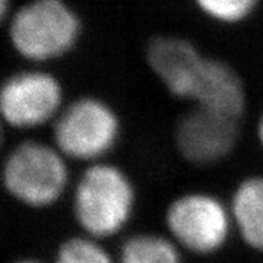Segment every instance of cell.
Wrapping results in <instances>:
<instances>
[{
  "label": "cell",
  "mask_w": 263,
  "mask_h": 263,
  "mask_svg": "<svg viewBox=\"0 0 263 263\" xmlns=\"http://www.w3.org/2000/svg\"><path fill=\"white\" fill-rule=\"evenodd\" d=\"M8 12H9V0H0V24L6 18Z\"/></svg>",
  "instance_id": "14"
},
{
  "label": "cell",
  "mask_w": 263,
  "mask_h": 263,
  "mask_svg": "<svg viewBox=\"0 0 263 263\" xmlns=\"http://www.w3.org/2000/svg\"><path fill=\"white\" fill-rule=\"evenodd\" d=\"M190 101L199 108L240 120L246 110L245 85L224 60L205 57Z\"/></svg>",
  "instance_id": "9"
},
{
  "label": "cell",
  "mask_w": 263,
  "mask_h": 263,
  "mask_svg": "<svg viewBox=\"0 0 263 263\" xmlns=\"http://www.w3.org/2000/svg\"><path fill=\"white\" fill-rule=\"evenodd\" d=\"M81 34L82 22L66 0H31L15 12L9 24L12 47L35 63L67 54Z\"/></svg>",
  "instance_id": "3"
},
{
  "label": "cell",
  "mask_w": 263,
  "mask_h": 263,
  "mask_svg": "<svg viewBox=\"0 0 263 263\" xmlns=\"http://www.w3.org/2000/svg\"><path fill=\"white\" fill-rule=\"evenodd\" d=\"M164 227L183 253L202 257L219 253L235 234L228 200L203 190L173 197L164 211Z\"/></svg>",
  "instance_id": "2"
},
{
  "label": "cell",
  "mask_w": 263,
  "mask_h": 263,
  "mask_svg": "<svg viewBox=\"0 0 263 263\" xmlns=\"http://www.w3.org/2000/svg\"><path fill=\"white\" fill-rule=\"evenodd\" d=\"M197 9L221 24H240L252 16L260 0H193Z\"/></svg>",
  "instance_id": "13"
},
{
  "label": "cell",
  "mask_w": 263,
  "mask_h": 263,
  "mask_svg": "<svg viewBox=\"0 0 263 263\" xmlns=\"http://www.w3.org/2000/svg\"><path fill=\"white\" fill-rule=\"evenodd\" d=\"M256 133H257V141L260 143L263 149V113L259 117V122H257V127H256Z\"/></svg>",
  "instance_id": "15"
},
{
  "label": "cell",
  "mask_w": 263,
  "mask_h": 263,
  "mask_svg": "<svg viewBox=\"0 0 263 263\" xmlns=\"http://www.w3.org/2000/svg\"><path fill=\"white\" fill-rule=\"evenodd\" d=\"M2 181L10 196L25 206H53L70 184L67 158L54 145L22 142L3 162Z\"/></svg>",
  "instance_id": "4"
},
{
  "label": "cell",
  "mask_w": 263,
  "mask_h": 263,
  "mask_svg": "<svg viewBox=\"0 0 263 263\" xmlns=\"http://www.w3.org/2000/svg\"><path fill=\"white\" fill-rule=\"evenodd\" d=\"M2 117H0V143H2V139H3V132H2Z\"/></svg>",
  "instance_id": "17"
},
{
  "label": "cell",
  "mask_w": 263,
  "mask_h": 263,
  "mask_svg": "<svg viewBox=\"0 0 263 263\" xmlns=\"http://www.w3.org/2000/svg\"><path fill=\"white\" fill-rule=\"evenodd\" d=\"M205 57L192 41L176 35L154 38L146 50L148 65L167 91L189 101Z\"/></svg>",
  "instance_id": "8"
},
{
  "label": "cell",
  "mask_w": 263,
  "mask_h": 263,
  "mask_svg": "<svg viewBox=\"0 0 263 263\" xmlns=\"http://www.w3.org/2000/svg\"><path fill=\"white\" fill-rule=\"evenodd\" d=\"M117 263H184V253L165 233L141 231L124 238Z\"/></svg>",
  "instance_id": "11"
},
{
  "label": "cell",
  "mask_w": 263,
  "mask_h": 263,
  "mask_svg": "<svg viewBox=\"0 0 263 263\" xmlns=\"http://www.w3.org/2000/svg\"><path fill=\"white\" fill-rule=\"evenodd\" d=\"M240 141L238 120L195 107L181 116L174 142L184 160L200 167L226 161Z\"/></svg>",
  "instance_id": "7"
},
{
  "label": "cell",
  "mask_w": 263,
  "mask_h": 263,
  "mask_svg": "<svg viewBox=\"0 0 263 263\" xmlns=\"http://www.w3.org/2000/svg\"><path fill=\"white\" fill-rule=\"evenodd\" d=\"M235 235L250 250L263 254V174L241 179L228 199Z\"/></svg>",
  "instance_id": "10"
},
{
  "label": "cell",
  "mask_w": 263,
  "mask_h": 263,
  "mask_svg": "<svg viewBox=\"0 0 263 263\" xmlns=\"http://www.w3.org/2000/svg\"><path fill=\"white\" fill-rule=\"evenodd\" d=\"M122 136V122L113 107L97 97H82L54 120V146L67 160L94 164L105 161Z\"/></svg>",
  "instance_id": "5"
},
{
  "label": "cell",
  "mask_w": 263,
  "mask_h": 263,
  "mask_svg": "<svg viewBox=\"0 0 263 263\" xmlns=\"http://www.w3.org/2000/svg\"><path fill=\"white\" fill-rule=\"evenodd\" d=\"M63 105V88L51 73L24 70L0 85V117L16 129H34L56 120Z\"/></svg>",
  "instance_id": "6"
},
{
  "label": "cell",
  "mask_w": 263,
  "mask_h": 263,
  "mask_svg": "<svg viewBox=\"0 0 263 263\" xmlns=\"http://www.w3.org/2000/svg\"><path fill=\"white\" fill-rule=\"evenodd\" d=\"M16 263H41V262H38V260H31V259H27V260H21V262H16Z\"/></svg>",
  "instance_id": "16"
},
{
  "label": "cell",
  "mask_w": 263,
  "mask_h": 263,
  "mask_svg": "<svg viewBox=\"0 0 263 263\" xmlns=\"http://www.w3.org/2000/svg\"><path fill=\"white\" fill-rule=\"evenodd\" d=\"M138 206L132 177L108 161L88 164L72 192V214L81 233L107 241L129 227Z\"/></svg>",
  "instance_id": "1"
},
{
  "label": "cell",
  "mask_w": 263,
  "mask_h": 263,
  "mask_svg": "<svg viewBox=\"0 0 263 263\" xmlns=\"http://www.w3.org/2000/svg\"><path fill=\"white\" fill-rule=\"evenodd\" d=\"M54 263H117V256L111 254L105 241L81 233L60 245Z\"/></svg>",
  "instance_id": "12"
}]
</instances>
